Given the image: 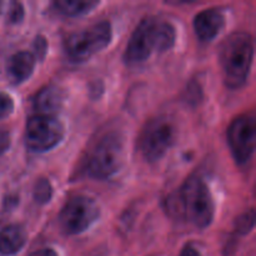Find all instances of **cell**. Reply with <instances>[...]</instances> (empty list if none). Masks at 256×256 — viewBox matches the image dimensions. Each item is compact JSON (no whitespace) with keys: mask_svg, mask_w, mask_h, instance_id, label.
<instances>
[{"mask_svg":"<svg viewBox=\"0 0 256 256\" xmlns=\"http://www.w3.org/2000/svg\"><path fill=\"white\" fill-rule=\"evenodd\" d=\"M112 26L109 22H100L82 32H72L65 39L64 50L69 60L82 62L109 45Z\"/></svg>","mask_w":256,"mask_h":256,"instance_id":"cell-5","label":"cell"},{"mask_svg":"<svg viewBox=\"0 0 256 256\" xmlns=\"http://www.w3.org/2000/svg\"><path fill=\"white\" fill-rule=\"evenodd\" d=\"M230 149L239 164H245L255 150L256 122L252 115H242L232 122L228 132Z\"/></svg>","mask_w":256,"mask_h":256,"instance_id":"cell-9","label":"cell"},{"mask_svg":"<svg viewBox=\"0 0 256 256\" xmlns=\"http://www.w3.org/2000/svg\"><path fill=\"white\" fill-rule=\"evenodd\" d=\"M100 215L99 206L88 196H75L70 199L59 215V224L68 235H78L89 229Z\"/></svg>","mask_w":256,"mask_h":256,"instance_id":"cell-7","label":"cell"},{"mask_svg":"<svg viewBox=\"0 0 256 256\" xmlns=\"http://www.w3.org/2000/svg\"><path fill=\"white\" fill-rule=\"evenodd\" d=\"M2 2H0V12H2Z\"/></svg>","mask_w":256,"mask_h":256,"instance_id":"cell-23","label":"cell"},{"mask_svg":"<svg viewBox=\"0 0 256 256\" xmlns=\"http://www.w3.org/2000/svg\"><path fill=\"white\" fill-rule=\"evenodd\" d=\"M64 126L52 115H35L26 122L25 145L32 152H42L52 149L62 142Z\"/></svg>","mask_w":256,"mask_h":256,"instance_id":"cell-6","label":"cell"},{"mask_svg":"<svg viewBox=\"0 0 256 256\" xmlns=\"http://www.w3.org/2000/svg\"><path fill=\"white\" fill-rule=\"evenodd\" d=\"M52 195V188L50 185L48 179H40L38 180L35 184L34 190H32V198H34L35 202L40 205H44L50 202Z\"/></svg>","mask_w":256,"mask_h":256,"instance_id":"cell-15","label":"cell"},{"mask_svg":"<svg viewBox=\"0 0 256 256\" xmlns=\"http://www.w3.org/2000/svg\"><path fill=\"white\" fill-rule=\"evenodd\" d=\"M22 18H24V8H22V5L20 2H12V8L9 10V16H8L9 22L18 24V22H22Z\"/></svg>","mask_w":256,"mask_h":256,"instance_id":"cell-19","label":"cell"},{"mask_svg":"<svg viewBox=\"0 0 256 256\" xmlns=\"http://www.w3.org/2000/svg\"><path fill=\"white\" fill-rule=\"evenodd\" d=\"M225 25V18L219 10L208 9L199 12L194 19L195 34L202 42H212Z\"/></svg>","mask_w":256,"mask_h":256,"instance_id":"cell-10","label":"cell"},{"mask_svg":"<svg viewBox=\"0 0 256 256\" xmlns=\"http://www.w3.org/2000/svg\"><path fill=\"white\" fill-rule=\"evenodd\" d=\"M175 208L178 214L198 228H206L214 219V202L209 188L199 176L185 182L176 194Z\"/></svg>","mask_w":256,"mask_h":256,"instance_id":"cell-3","label":"cell"},{"mask_svg":"<svg viewBox=\"0 0 256 256\" xmlns=\"http://www.w3.org/2000/svg\"><path fill=\"white\" fill-rule=\"evenodd\" d=\"M12 110H14V102H12V98L0 92V119L9 116Z\"/></svg>","mask_w":256,"mask_h":256,"instance_id":"cell-18","label":"cell"},{"mask_svg":"<svg viewBox=\"0 0 256 256\" xmlns=\"http://www.w3.org/2000/svg\"><path fill=\"white\" fill-rule=\"evenodd\" d=\"M254 56L252 39L246 32H234L220 49V64L225 84L236 89L245 84Z\"/></svg>","mask_w":256,"mask_h":256,"instance_id":"cell-2","label":"cell"},{"mask_svg":"<svg viewBox=\"0 0 256 256\" xmlns=\"http://www.w3.org/2000/svg\"><path fill=\"white\" fill-rule=\"evenodd\" d=\"M252 226H254V212L252 210L244 212L235 222V229L240 234H246L252 229Z\"/></svg>","mask_w":256,"mask_h":256,"instance_id":"cell-16","label":"cell"},{"mask_svg":"<svg viewBox=\"0 0 256 256\" xmlns=\"http://www.w3.org/2000/svg\"><path fill=\"white\" fill-rule=\"evenodd\" d=\"M64 102V92L60 88L49 85L36 94L34 99V108L42 115H52L59 112Z\"/></svg>","mask_w":256,"mask_h":256,"instance_id":"cell-12","label":"cell"},{"mask_svg":"<svg viewBox=\"0 0 256 256\" xmlns=\"http://www.w3.org/2000/svg\"><path fill=\"white\" fill-rule=\"evenodd\" d=\"M175 42V29L158 18H145L136 26L125 49L126 64L135 65L149 59L152 52H166Z\"/></svg>","mask_w":256,"mask_h":256,"instance_id":"cell-1","label":"cell"},{"mask_svg":"<svg viewBox=\"0 0 256 256\" xmlns=\"http://www.w3.org/2000/svg\"><path fill=\"white\" fill-rule=\"evenodd\" d=\"M98 2H70V0H58L54 2V8L59 14L65 16H79L86 14L94 9Z\"/></svg>","mask_w":256,"mask_h":256,"instance_id":"cell-14","label":"cell"},{"mask_svg":"<svg viewBox=\"0 0 256 256\" xmlns=\"http://www.w3.org/2000/svg\"><path fill=\"white\" fill-rule=\"evenodd\" d=\"M26 242V234L20 225H9L0 232V254L14 255Z\"/></svg>","mask_w":256,"mask_h":256,"instance_id":"cell-13","label":"cell"},{"mask_svg":"<svg viewBox=\"0 0 256 256\" xmlns=\"http://www.w3.org/2000/svg\"><path fill=\"white\" fill-rule=\"evenodd\" d=\"M124 162V139L119 132H108L88 156L85 172L92 179L105 180L116 174Z\"/></svg>","mask_w":256,"mask_h":256,"instance_id":"cell-4","label":"cell"},{"mask_svg":"<svg viewBox=\"0 0 256 256\" xmlns=\"http://www.w3.org/2000/svg\"><path fill=\"white\" fill-rule=\"evenodd\" d=\"M30 256H58V255L55 254L54 250H52V249H42V250H39V252H32Z\"/></svg>","mask_w":256,"mask_h":256,"instance_id":"cell-22","label":"cell"},{"mask_svg":"<svg viewBox=\"0 0 256 256\" xmlns=\"http://www.w3.org/2000/svg\"><path fill=\"white\" fill-rule=\"evenodd\" d=\"M174 140V132L169 122L162 118L152 119L142 129L139 138V150L149 162L162 159Z\"/></svg>","mask_w":256,"mask_h":256,"instance_id":"cell-8","label":"cell"},{"mask_svg":"<svg viewBox=\"0 0 256 256\" xmlns=\"http://www.w3.org/2000/svg\"><path fill=\"white\" fill-rule=\"evenodd\" d=\"M180 256H202V255H200V252H198L194 246H192V245H186V246L182 249Z\"/></svg>","mask_w":256,"mask_h":256,"instance_id":"cell-21","label":"cell"},{"mask_svg":"<svg viewBox=\"0 0 256 256\" xmlns=\"http://www.w3.org/2000/svg\"><path fill=\"white\" fill-rule=\"evenodd\" d=\"M32 50H34V54H32L34 59L42 62L48 52V40L42 35H38L32 42Z\"/></svg>","mask_w":256,"mask_h":256,"instance_id":"cell-17","label":"cell"},{"mask_svg":"<svg viewBox=\"0 0 256 256\" xmlns=\"http://www.w3.org/2000/svg\"><path fill=\"white\" fill-rule=\"evenodd\" d=\"M35 59L32 52H19L12 55L6 62V75L14 85L22 84L34 72Z\"/></svg>","mask_w":256,"mask_h":256,"instance_id":"cell-11","label":"cell"},{"mask_svg":"<svg viewBox=\"0 0 256 256\" xmlns=\"http://www.w3.org/2000/svg\"><path fill=\"white\" fill-rule=\"evenodd\" d=\"M10 146V135L5 130H0V155L4 154Z\"/></svg>","mask_w":256,"mask_h":256,"instance_id":"cell-20","label":"cell"}]
</instances>
